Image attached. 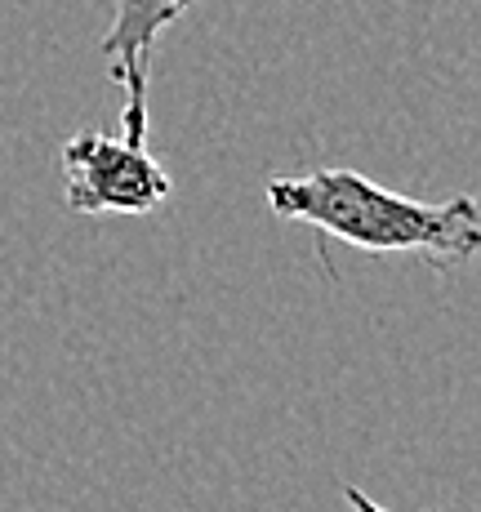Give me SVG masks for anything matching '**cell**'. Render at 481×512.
<instances>
[{
  "instance_id": "obj_1",
  "label": "cell",
  "mask_w": 481,
  "mask_h": 512,
  "mask_svg": "<svg viewBox=\"0 0 481 512\" xmlns=\"http://www.w3.org/2000/svg\"><path fill=\"white\" fill-rule=\"evenodd\" d=\"M277 219L308 223L321 236L366 254H424L433 263H464L481 245V214L473 196L410 201L361 170L286 174L263 187Z\"/></svg>"
},
{
  "instance_id": "obj_2",
  "label": "cell",
  "mask_w": 481,
  "mask_h": 512,
  "mask_svg": "<svg viewBox=\"0 0 481 512\" xmlns=\"http://www.w3.org/2000/svg\"><path fill=\"white\" fill-rule=\"evenodd\" d=\"M174 183L147 143L76 130L63 143V201L72 214H156Z\"/></svg>"
},
{
  "instance_id": "obj_3",
  "label": "cell",
  "mask_w": 481,
  "mask_h": 512,
  "mask_svg": "<svg viewBox=\"0 0 481 512\" xmlns=\"http://www.w3.org/2000/svg\"><path fill=\"white\" fill-rule=\"evenodd\" d=\"M196 0H116L112 27L103 36V58L112 81L121 85V139L147 143V85H152V54L161 32H170Z\"/></svg>"
},
{
  "instance_id": "obj_4",
  "label": "cell",
  "mask_w": 481,
  "mask_h": 512,
  "mask_svg": "<svg viewBox=\"0 0 481 512\" xmlns=\"http://www.w3.org/2000/svg\"><path fill=\"white\" fill-rule=\"evenodd\" d=\"M343 499H348L352 512H392V508H384V504H375V499H370L361 486H343Z\"/></svg>"
}]
</instances>
